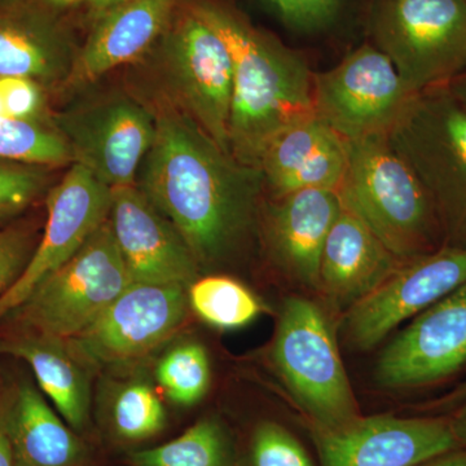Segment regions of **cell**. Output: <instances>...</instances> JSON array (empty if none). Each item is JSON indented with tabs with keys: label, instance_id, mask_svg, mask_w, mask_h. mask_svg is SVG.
I'll use <instances>...</instances> for the list:
<instances>
[{
	"label": "cell",
	"instance_id": "cell-1",
	"mask_svg": "<svg viewBox=\"0 0 466 466\" xmlns=\"http://www.w3.org/2000/svg\"><path fill=\"white\" fill-rule=\"evenodd\" d=\"M137 188L175 227L200 268L231 259L256 222L262 171L238 161L182 112L156 116Z\"/></svg>",
	"mask_w": 466,
	"mask_h": 466
},
{
	"label": "cell",
	"instance_id": "cell-2",
	"mask_svg": "<svg viewBox=\"0 0 466 466\" xmlns=\"http://www.w3.org/2000/svg\"><path fill=\"white\" fill-rule=\"evenodd\" d=\"M193 9L225 41L232 56L228 143L233 157L258 167L267 147L289 126L315 116L314 72L300 52L251 25L216 0Z\"/></svg>",
	"mask_w": 466,
	"mask_h": 466
},
{
	"label": "cell",
	"instance_id": "cell-3",
	"mask_svg": "<svg viewBox=\"0 0 466 466\" xmlns=\"http://www.w3.org/2000/svg\"><path fill=\"white\" fill-rule=\"evenodd\" d=\"M342 204L401 259L446 245L431 196L389 137L346 140Z\"/></svg>",
	"mask_w": 466,
	"mask_h": 466
},
{
	"label": "cell",
	"instance_id": "cell-4",
	"mask_svg": "<svg viewBox=\"0 0 466 466\" xmlns=\"http://www.w3.org/2000/svg\"><path fill=\"white\" fill-rule=\"evenodd\" d=\"M425 187L446 245H466V106L449 87L417 95L389 135Z\"/></svg>",
	"mask_w": 466,
	"mask_h": 466
},
{
	"label": "cell",
	"instance_id": "cell-5",
	"mask_svg": "<svg viewBox=\"0 0 466 466\" xmlns=\"http://www.w3.org/2000/svg\"><path fill=\"white\" fill-rule=\"evenodd\" d=\"M130 283L108 218L5 320L14 321L20 332L69 341L90 327Z\"/></svg>",
	"mask_w": 466,
	"mask_h": 466
},
{
	"label": "cell",
	"instance_id": "cell-6",
	"mask_svg": "<svg viewBox=\"0 0 466 466\" xmlns=\"http://www.w3.org/2000/svg\"><path fill=\"white\" fill-rule=\"evenodd\" d=\"M272 360L312 425L337 428L360 417L332 327L317 303L302 297L285 300Z\"/></svg>",
	"mask_w": 466,
	"mask_h": 466
},
{
	"label": "cell",
	"instance_id": "cell-7",
	"mask_svg": "<svg viewBox=\"0 0 466 466\" xmlns=\"http://www.w3.org/2000/svg\"><path fill=\"white\" fill-rule=\"evenodd\" d=\"M370 34L415 94L447 87L466 70L465 0H377Z\"/></svg>",
	"mask_w": 466,
	"mask_h": 466
},
{
	"label": "cell",
	"instance_id": "cell-8",
	"mask_svg": "<svg viewBox=\"0 0 466 466\" xmlns=\"http://www.w3.org/2000/svg\"><path fill=\"white\" fill-rule=\"evenodd\" d=\"M417 95L370 43L336 66L314 72L315 116L345 140L389 137Z\"/></svg>",
	"mask_w": 466,
	"mask_h": 466
},
{
	"label": "cell",
	"instance_id": "cell-9",
	"mask_svg": "<svg viewBox=\"0 0 466 466\" xmlns=\"http://www.w3.org/2000/svg\"><path fill=\"white\" fill-rule=\"evenodd\" d=\"M165 72L183 115L229 152L233 63L219 34L187 9L165 34Z\"/></svg>",
	"mask_w": 466,
	"mask_h": 466
},
{
	"label": "cell",
	"instance_id": "cell-10",
	"mask_svg": "<svg viewBox=\"0 0 466 466\" xmlns=\"http://www.w3.org/2000/svg\"><path fill=\"white\" fill-rule=\"evenodd\" d=\"M188 309L186 288L130 283L90 327L66 342L87 368L124 366L174 337Z\"/></svg>",
	"mask_w": 466,
	"mask_h": 466
},
{
	"label": "cell",
	"instance_id": "cell-11",
	"mask_svg": "<svg viewBox=\"0 0 466 466\" xmlns=\"http://www.w3.org/2000/svg\"><path fill=\"white\" fill-rule=\"evenodd\" d=\"M52 126L63 135L73 164L109 188L133 186L156 135V116L130 97L116 96L60 112Z\"/></svg>",
	"mask_w": 466,
	"mask_h": 466
},
{
	"label": "cell",
	"instance_id": "cell-12",
	"mask_svg": "<svg viewBox=\"0 0 466 466\" xmlns=\"http://www.w3.org/2000/svg\"><path fill=\"white\" fill-rule=\"evenodd\" d=\"M466 284V245L404 259L366 299L350 308L343 332L352 348H375L398 327Z\"/></svg>",
	"mask_w": 466,
	"mask_h": 466
},
{
	"label": "cell",
	"instance_id": "cell-13",
	"mask_svg": "<svg viewBox=\"0 0 466 466\" xmlns=\"http://www.w3.org/2000/svg\"><path fill=\"white\" fill-rule=\"evenodd\" d=\"M112 188L82 165L73 164L47 196V220L32 258L14 285L0 296V323L45 279L84 247L109 218Z\"/></svg>",
	"mask_w": 466,
	"mask_h": 466
},
{
	"label": "cell",
	"instance_id": "cell-14",
	"mask_svg": "<svg viewBox=\"0 0 466 466\" xmlns=\"http://www.w3.org/2000/svg\"><path fill=\"white\" fill-rule=\"evenodd\" d=\"M323 466H417L462 449L446 417H358L337 428L312 425Z\"/></svg>",
	"mask_w": 466,
	"mask_h": 466
},
{
	"label": "cell",
	"instance_id": "cell-15",
	"mask_svg": "<svg viewBox=\"0 0 466 466\" xmlns=\"http://www.w3.org/2000/svg\"><path fill=\"white\" fill-rule=\"evenodd\" d=\"M466 366V284L426 309L383 350L377 381L415 389L441 381Z\"/></svg>",
	"mask_w": 466,
	"mask_h": 466
},
{
	"label": "cell",
	"instance_id": "cell-16",
	"mask_svg": "<svg viewBox=\"0 0 466 466\" xmlns=\"http://www.w3.org/2000/svg\"><path fill=\"white\" fill-rule=\"evenodd\" d=\"M109 222L131 283L188 289L200 278L180 233L135 184L112 188Z\"/></svg>",
	"mask_w": 466,
	"mask_h": 466
},
{
	"label": "cell",
	"instance_id": "cell-17",
	"mask_svg": "<svg viewBox=\"0 0 466 466\" xmlns=\"http://www.w3.org/2000/svg\"><path fill=\"white\" fill-rule=\"evenodd\" d=\"M177 0H121L95 24L76 52L66 78L69 86L94 84L116 67L142 57L164 38Z\"/></svg>",
	"mask_w": 466,
	"mask_h": 466
},
{
	"label": "cell",
	"instance_id": "cell-18",
	"mask_svg": "<svg viewBox=\"0 0 466 466\" xmlns=\"http://www.w3.org/2000/svg\"><path fill=\"white\" fill-rule=\"evenodd\" d=\"M342 208L339 191L309 188L272 198L266 235L279 266L294 280L317 289L325 240Z\"/></svg>",
	"mask_w": 466,
	"mask_h": 466
},
{
	"label": "cell",
	"instance_id": "cell-19",
	"mask_svg": "<svg viewBox=\"0 0 466 466\" xmlns=\"http://www.w3.org/2000/svg\"><path fill=\"white\" fill-rule=\"evenodd\" d=\"M346 167V140L317 116L281 131L259 164L272 198L309 188L339 191Z\"/></svg>",
	"mask_w": 466,
	"mask_h": 466
},
{
	"label": "cell",
	"instance_id": "cell-20",
	"mask_svg": "<svg viewBox=\"0 0 466 466\" xmlns=\"http://www.w3.org/2000/svg\"><path fill=\"white\" fill-rule=\"evenodd\" d=\"M403 260L342 204L321 253L318 290L336 308L349 309L377 289Z\"/></svg>",
	"mask_w": 466,
	"mask_h": 466
},
{
	"label": "cell",
	"instance_id": "cell-21",
	"mask_svg": "<svg viewBox=\"0 0 466 466\" xmlns=\"http://www.w3.org/2000/svg\"><path fill=\"white\" fill-rule=\"evenodd\" d=\"M76 54L45 0H0V76L66 81Z\"/></svg>",
	"mask_w": 466,
	"mask_h": 466
},
{
	"label": "cell",
	"instance_id": "cell-22",
	"mask_svg": "<svg viewBox=\"0 0 466 466\" xmlns=\"http://www.w3.org/2000/svg\"><path fill=\"white\" fill-rule=\"evenodd\" d=\"M0 354L29 364L39 389L52 401L58 415L75 431L85 428L90 407L87 367L66 341L17 332L0 339Z\"/></svg>",
	"mask_w": 466,
	"mask_h": 466
},
{
	"label": "cell",
	"instance_id": "cell-23",
	"mask_svg": "<svg viewBox=\"0 0 466 466\" xmlns=\"http://www.w3.org/2000/svg\"><path fill=\"white\" fill-rule=\"evenodd\" d=\"M2 415L16 465L78 466L84 460V444L32 383L17 386Z\"/></svg>",
	"mask_w": 466,
	"mask_h": 466
},
{
	"label": "cell",
	"instance_id": "cell-24",
	"mask_svg": "<svg viewBox=\"0 0 466 466\" xmlns=\"http://www.w3.org/2000/svg\"><path fill=\"white\" fill-rule=\"evenodd\" d=\"M135 466H238L225 426L202 419L175 440L131 455Z\"/></svg>",
	"mask_w": 466,
	"mask_h": 466
},
{
	"label": "cell",
	"instance_id": "cell-25",
	"mask_svg": "<svg viewBox=\"0 0 466 466\" xmlns=\"http://www.w3.org/2000/svg\"><path fill=\"white\" fill-rule=\"evenodd\" d=\"M187 294L189 308L198 318L223 330L247 327L263 311L258 297L229 276H200Z\"/></svg>",
	"mask_w": 466,
	"mask_h": 466
},
{
	"label": "cell",
	"instance_id": "cell-26",
	"mask_svg": "<svg viewBox=\"0 0 466 466\" xmlns=\"http://www.w3.org/2000/svg\"><path fill=\"white\" fill-rule=\"evenodd\" d=\"M0 161L35 167L72 162V152L56 128L41 121L0 119Z\"/></svg>",
	"mask_w": 466,
	"mask_h": 466
},
{
	"label": "cell",
	"instance_id": "cell-27",
	"mask_svg": "<svg viewBox=\"0 0 466 466\" xmlns=\"http://www.w3.org/2000/svg\"><path fill=\"white\" fill-rule=\"evenodd\" d=\"M156 379L168 400L177 406L191 407L207 395L210 386V360L204 346L183 342L159 359Z\"/></svg>",
	"mask_w": 466,
	"mask_h": 466
},
{
	"label": "cell",
	"instance_id": "cell-28",
	"mask_svg": "<svg viewBox=\"0 0 466 466\" xmlns=\"http://www.w3.org/2000/svg\"><path fill=\"white\" fill-rule=\"evenodd\" d=\"M112 421L122 440L146 441L165 428L167 410L149 383L130 382L116 391Z\"/></svg>",
	"mask_w": 466,
	"mask_h": 466
},
{
	"label": "cell",
	"instance_id": "cell-29",
	"mask_svg": "<svg viewBox=\"0 0 466 466\" xmlns=\"http://www.w3.org/2000/svg\"><path fill=\"white\" fill-rule=\"evenodd\" d=\"M47 186V167L0 161V229L25 211Z\"/></svg>",
	"mask_w": 466,
	"mask_h": 466
},
{
	"label": "cell",
	"instance_id": "cell-30",
	"mask_svg": "<svg viewBox=\"0 0 466 466\" xmlns=\"http://www.w3.org/2000/svg\"><path fill=\"white\" fill-rule=\"evenodd\" d=\"M251 466H314L308 451L284 426L265 421L251 440Z\"/></svg>",
	"mask_w": 466,
	"mask_h": 466
},
{
	"label": "cell",
	"instance_id": "cell-31",
	"mask_svg": "<svg viewBox=\"0 0 466 466\" xmlns=\"http://www.w3.org/2000/svg\"><path fill=\"white\" fill-rule=\"evenodd\" d=\"M38 241L35 229L25 223L0 229V296L23 274Z\"/></svg>",
	"mask_w": 466,
	"mask_h": 466
},
{
	"label": "cell",
	"instance_id": "cell-32",
	"mask_svg": "<svg viewBox=\"0 0 466 466\" xmlns=\"http://www.w3.org/2000/svg\"><path fill=\"white\" fill-rule=\"evenodd\" d=\"M43 109L41 84L21 76H0V119L41 121Z\"/></svg>",
	"mask_w": 466,
	"mask_h": 466
},
{
	"label": "cell",
	"instance_id": "cell-33",
	"mask_svg": "<svg viewBox=\"0 0 466 466\" xmlns=\"http://www.w3.org/2000/svg\"><path fill=\"white\" fill-rule=\"evenodd\" d=\"M279 17L299 32H315L329 25L342 0H265Z\"/></svg>",
	"mask_w": 466,
	"mask_h": 466
},
{
	"label": "cell",
	"instance_id": "cell-34",
	"mask_svg": "<svg viewBox=\"0 0 466 466\" xmlns=\"http://www.w3.org/2000/svg\"><path fill=\"white\" fill-rule=\"evenodd\" d=\"M0 466H16L14 447L3 415H0Z\"/></svg>",
	"mask_w": 466,
	"mask_h": 466
},
{
	"label": "cell",
	"instance_id": "cell-35",
	"mask_svg": "<svg viewBox=\"0 0 466 466\" xmlns=\"http://www.w3.org/2000/svg\"><path fill=\"white\" fill-rule=\"evenodd\" d=\"M417 466H466V449L451 451Z\"/></svg>",
	"mask_w": 466,
	"mask_h": 466
},
{
	"label": "cell",
	"instance_id": "cell-36",
	"mask_svg": "<svg viewBox=\"0 0 466 466\" xmlns=\"http://www.w3.org/2000/svg\"><path fill=\"white\" fill-rule=\"evenodd\" d=\"M451 421H452L453 431H455L460 446L466 449V404L460 410L459 415L451 419Z\"/></svg>",
	"mask_w": 466,
	"mask_h": 466
},
{
	"label": "cell",
	"instance_id": "cell-37",
	"mask_svg": "<svg viewBox=\"0 0 466 466\" xmlns=\"http://www.w3.org/2000/svg\"><path fill=\"white\" fill-rule=\"evenodd\" d=\"M447 87L466 106V70L458 78L453 79Z\"/></svg>",
	"mask_w": 466,
	"mask_h": 466
},
{
	"label": "cell",
	"instance_id": "cell-38",
	"mask_svg": "<svg viewBox=\"0 0 466 466\" xmlns=\"http://www.w3.org/2000/svg\"><path fill=\"white\" fill-rule=\"evenodd\" d=\"M56 2H61V3L91 2V3H96V5H115V3L121 2V0H56Z\"/></svg>",
	"mask_w": 466,
	"mask_h": 466
},
{
	"label": "cell",
	"instance_id": "cell-39",
	"mask_svg": "<svg viewBox=\"0 0 466 466\" xmlns=\"http://www.w3.org/2000/svg\"><path fill=\"white\" fill-rule=\"evenodd\" d=\"M466 400V382L462 383L461 386L451 395L450 401Z\"/></svg>",
	"mask_w": 466,
	"mask_h": 466
},
{
	"label": "cell",
	"instance_id": "cell-40",
	"mask_svg": "<svg viewBox=\"0 0 466 466\" xmlns=\"http://www.w3.org/2000/svg\"><path fill=\"white\" fill-rule=\"evenodd\" d=\"M465 2H466V0H465Z\"/></svg>",
	"mask_w": 466,
	"mask_h": 466
}]
</instances>
